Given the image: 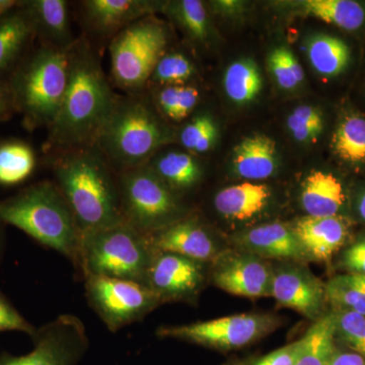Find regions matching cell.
Segmentation results:
<instances>
[{"instance_id":"cell-26","label":"cell","mask_w":365,"mask_h":365,"mask_svg":"<svg viewBox=\"0 0 365 365\" xmlns=\"http://www.w3.org/2000/svg\"><path fill=\"white\" fill-rule=\"evenodd\" d=\"M36 168V155L20 140L0 143V186L13 187L26 181Z\"/></svg>"},{"instance_id":"cell-17","label":"cell","mask_w":365,"mask_h":365,"mask_svg":"<svg viewBox=\"0 0 365 365\" xmlns=\"http://www.w3.org/2000/svg\"><path fill=\"white\" fill-rule=\"evenodd\" d=\"M157 4L145 0H86L83 2L86 23L93 32L116 36L131 24L148 18Z\"/></svg>"},{"instance_id":"cell-44","label":"cell","mask_w":365,"mask_h":365,"mask_svg":"<svg viewBox=\"0 0 365 365\" xmlns=\"http://www.w3.org/2000/svg\"><path fill=\"white\" fill-rule=\"evenodd\" d=\"M24 1L18 0H0V20L23 6Z\"/></svg>"},{"instance_id":"cell-24","label":"cell","mask_w":365,"mask_h":365,"mask_svg":"<svg viewBox=\"0 0 365 365\" xmlns=\"http://www.w3.org/2000/svg\"><path fill=\"white\" fill-rule=\"evenodd\" d=\"M148 167L174 192L192 188L201 178L198 163L188 153L181 151L165 153Z\"/></svg>"},{"instance_id":"cell-29","label":"cell","mask_w":365,"mask_h":365,"mask_svg":"<svg viewBox=\"0 0 365 365\" xmlns=\"http://www.w3.org/2000/svg\"><path fill=\"white\" fill-rule=\"evenodd\" d=\"M307 54L314 68L326 76L341 73L350 60V50L346 43L328 35L314 38L307 46Z\"/></svg>"},{"instance_id":"cell-5","label":"cell","mask_w":365,"mask_h":365,"mask_svg":"<svg viewBox=\"0 0 365 365\" xmlns=\"http://www.w3.org/2000/svg\"><path fill=\"white\" fill-rule=\"evenodd\" d=\"M165 137L163 125L145 103L137 97L118 98L96 145L113 169L121 173L145 165Z\"/></svg>"},{"instance_id":"cell-32","label":"cell","mask_w":365,"mask_h":365,"mask_svg":"<svg viewBox=\"0 0 365 365\" xmlns=\"http://www.w3.org/2000/svg\"><path fill=\"white\" fill-rule=\"evenodd\" d=\"M200 93L192 86H163L157 95L158 109L173 121L190 116L198 105Z\"/></svg>"},{"instance_id":"cell-43","label":"cell","mask_w":365,"mask_h":365,"mask_svg":"<svg viewBox=\"0 0 365 365\" xmlns=\"http://www.w3.org/2000/svg\"><path fill=\"white\" fill-rule=\"evenodd\" d=\"M14 109L9 88L0 86V120L6 119Z\"/></svg>"},{"instance_id":"cell-8","label":"cell","mask_w":365,"mask_h":365,"mask_svg":"<svg viewBox=\"0 0 365 365\" xmlns=\"http://www.w3.org/2000/svg\"><path fill=\"white\" fill-rule=\"evenodd\" d=\"M168 44L169 36L165 26L150 16L118 33L109 47L116 85L133 93L143 88L165 55Z\"/></svg>"},{"instance_id":"cell-46","label":"cell","mask_w":365,"mask_h":365,"mask_svg":"<svg viewBox=\"0 0 365 365\" xmlns=\"http://www.w3.org/2000/svg\"><path fill=\"white\" fill-rule=\"evenodd\" d=\"M223 365H249V364L246 360L232 359L230 360V361L225 362Z\"/></svg>"},{"instance_id":"cell-47","label":"cell","mask_w":365,"mask_h":365,"mask_svg":"<svg viewBox=\"0 0 365 365\" xmlns=\"http://www.w3.org/2000/svg\"><path fill=\"white\" fill-rule=\"evenodd\" d=\"M1 254H2V239H1V235H0V259H1Z\"/></svg>"},{"instance_id":"cell-21","label":"cell","mask_w":365,"mask_h":365,"mask_svg":"<svg viewBox=\"0 0 365 365\" xmlns=\"http://www.w3.org/2000/svg\"><path fill=\"white\" fill-rule=\"evenodd\" d=\"M300 201L309 216H338L346 201L344 188L334 175L316 170L304 180Z\"/></svg>"},{"instance_id":"cell-3","label":"cell","mask_w":365,"mask_h":365,"mask_svg":"<svg viewBox=\"0 0 365 365\" xmlns=\"http://www.w3.org/2000/svg\"><path fill=\"white\" fill-rule=\"evenodd\" d=\"M13 225L78 268L81 234L55 182L43 181L0 201V225Z\"/></svg>"},{"instance_id":"cell-34","label":"cell","mask_w":365,"mask_h":365,"mask_svg":"<svg viewBox=\"0 0 365 365\" xmlns=\"http://www.w3.org/2000/svg\"><path fill=\"white\" fill-rule=\"evenodd\" d=\"M194 73L195 67L184 54L178 52L170 54L165 53L153 69L150 81L165 86H185L193 78Z\"/></svg>"},{"instance_id":"cell-27","label":"cell","mask_w":365,"mask_h":365,"mask_svg":"<svg viewBox=\"0 0 365 365\" xmlns=\"http://www.w3.org/2000/svg\"><path fill=\"white\" fill-rule=\"evenodd\" d=\"M336 347L335 314H326L309 329L295 365H327Z\"/></svg>"},{"instance_id":"cell-12","label":"cell","mask_w":365,"mask_h":365,"mask_svg":"<svg viewBox=\"0 0 365 365\" xmlns=\"http://www.w3.org/2000/svg\"><path fill=\"white\" fill-rule=\"evenodd\" d=\"M208 279L209 264L153 250L144 284L158 295L163 304H194Z\"/></svg>"},{"instance_id":"cell-22","label":"cell","mask_w":365,"mask_h":365,"mask_svg":"<svg viewBox=\"0 0 365 365\" xmlns=\"http://www.w3.org/2000/svg\"><path fill=\"white\" fill-rule=\"evenodd\" d=\"M276 145L265 135H255L235 148L234 167L237 176L249 181H261L274 174Z\"/></svg>"},{"instance_id":"cell-33","label":"cell","mask_w":365,"mask_h":365,"mask_svg":"<svg viewBox=\"0 0 365 365\" xmlns=\"http://www.w3.org/2000/svg\"><path fill=\"white\" fill-rule=\"evenodd\" d=\"M169 13L174 14L178 23L191 36L192 39L205 42L208 38L207 13L202 1L182 0L169 6Z\"/></svg>"},{"instance_id":"cell-6","label":"cell","mask_w":365,"mask_h":365,"mask_svg":"<svg viewBox=\"0 0 365 365\" xmlns=\"http://www.w3.org/2000/svg\"><path fill=\"white\" fill-rule=\"evenodd\" d=\"M153 254L148 237L122 222L81 237L78 269L83 277L105 276L144 284Z\"/></svg>"},{"instance_id":"cell-36","label":"cell","mask_w":365,"mask_h":365,"mask_svg":"<svg viewBox=\"0 0 365 365\" xmlns=\"http://www.w3.org/2000/svg\"><path fill=\"white\" fill-rule=\"evenodd\" d=\"M217 136L215 121L206 115L197 116L182 128L180 141L187 150L194 153H206L212 148Z\"/></svg>"},{"instance_id":"cell-38","label":"cell","mask_w":365,"mask_h":365,"mask_svg":"<svg viewBox=\"0 0 365 365\" xmlns=\"http://www.w3.org/2000/svg\"><path fill=\"white\" fill-rule=\"evenodd\" d=\"M287 126L297 141L314 140L323 130V117L312 106H300L288 117Z\"/></svg>"},{"instance_id":"cell-4","label":"cell","mask_w":365,"mask_h":365,"mask_svg":"<svg viewBox=\"0 0 365 365\" xmlns=\"http://www.w3.org/2000/svg\"><path fill=\"white\" fill-rule=\"evenodd\" d=\"M69 49L44 46L14 72L9 91L29 128H50L58 114L68 83Z\"/></svg>"},{"instance_id":"cell-19","label":"cell","mask_w":365,"mask_h":365,"mask_svg":"<svg viewBox=\"0 0 365 365\" xmlns=\"http://www.w3.org/2000/svg\"><path fill=\"white\" fill-rule=\"evenodd\" d=\"M21 9L35 35L47 41L48 46L69 49L76 42L69 21L68 4L64 0H29L24 1Z\"/></svg>"},{"instance_id":"cell-2","label":"cell","mask_w":365,"mask_h":365,"mask_svg":"<svg viewBox=\"0 0 365 365\" xmlns=\"http://www.w3.org/2000/svg\"><path fill=\"white\" fill-rule=\"evenodd\" d=\"M52 168L55 184L71 207L81 237L125 222L118 178L96 144L60 151Z\"/></svg>"},{"instance_id":"cell-30","label":"cell","mask_w":365,"mask_h":365,"mask_svg":"<svg viewBox=\"0 0 365 365\" xmlns=\"http://www.w3.org/2000/svg\"><path fill=\"white\" fill-rule=\"evenodd\" d=\"M334 150L345 162H365V118L350 115L342 120L333 137Z\"/></svg>"},{"instance_id":"cell-1","label":"cell","mask_w":365,"mask_h":365,"mask_svg":"<svg viewBox=\"0 0 365 365\" xmlns=\"http://www.w3.org/2000/svg\"><path fill=\"white\" fill-rule=\"evenodd\" d=\"M117 98L97 54L86 41L76 40L69 49L66 95L49 128L50 148L64 151L95 145Z\"/></svg>"},{"instance_id":"cell-11","label":"cell","mask_w":365,"mask_h":365,"mask_svg":"<svg viewBox=\"0 0 365 365\" xmlns=\"http://www.w3.org/2000/svg\"><path fill=\"white\" fill-rule=\"evenodd\" d=\"M34 349L28 354L0 355V365H78L90 346L83 321L73 314H61L37 329Z\"/></svg>"},{"instance_id":"cell-7","label":"cell","mask_w":365,"mask_h":365,"mask_svg":"<svg viewBox=\"0 0 365 365\" xmlns=\"http://www.w3.org/2000/svg\"><path fill=\"white\" fill-rule=\"evenodd\" d=\"M124 222L148 235L184 217L175 192L148 167L118 175Z\"/></svg>"},{"instance_id":"cell-35","label":"cell","mask_w":365,"mask_h":365,"mask_svg":"<svg viewBox=\"0 0 365 365\" xmlns=\"http://www.w3.org/2000/svg\"><path fill=\"white\" fill-rule=\"evenodd\" d=\"M335 339L365 359V316L347 311H334Z\"/></svg>"},{"instance_id":"cell-13","label":"cell","mask_w":365,"mask_h":365,"mask_svg":"<svg viewBox=\"0 0 365 365\" xmlns=\"http://www.w3.org/2000/svg\"><path fill=\"white\" fill-rule=\"evenodd\" d=\"M209 279L230 294L249 299L272 297L273 266L242 250H223L209 264Z\"/></svg>"},{"instance_id":"cell-18","label":"cell","mask_w":365,"mask_h":365,"mask_svg":"<svg viewBox=\"0 0 365 365\" xmlns=\"http://www.w3.org/2000/svg\"><path fill=\"white\" fill-rule=\"evenodd\" d=\"M292 228L309 260L313 261L330 260L344 246L348 237L347 223L339 216H304L297 220Z\"/></svg>"},{"instance_id":"cell-23","label":"cell","mask_w":365,"mask_h":365,"mask_svg":"<svg viewBox=\"0 0 365 365\" xmlns=\"http://www.w3.org/2000/svg\"><path fill=\"white\" fill-rule=\"evenodd\" d=\"M35 35L21 6L0 20V76L11 71Z\"/></svg>"},{"instance_id":"cell-15","label":"cell","mask_w":365,"mask_h":365,"mask_svg":"<svg viewBox=\"0 0 365 365\" xmlns=\"http://www.w3.org/2000/svg\"><path fill=\"white\" fill-rule=\"evenodd\" d=\"M146 237L155 251L181 255L203 263L210 264L223 251L210 230L193 217H182Z\"/></svg>"},{"instance_id":"cell-10","label":"cell","mask_w":365,"mask_h":365,"mask_svg":"<svg viewBox=\"0 0 365 365\" xmlns=\"http://www.w3.org/2000/svg\"><path fill=\"white\" fill-rule=\"evenodd\" d=\"M85 287L88 304L111 332L141 321L163 304L150 288L133 281L90 275Z\"/></svg>"},{"instance_id":"cell-39","label":"cell","mask_w":365,"mask_h":365,"mask_svg":"<svg viewBox=\"0 0 365 365\" xmlns=\"http://www.w3.org/2000/svg\"><path fill=\"white\" fill-rule=\"evenodd\" d=\"M6 331L26 333L32 338L37 332V328L29 323L0 292V332Z\"/></svg>"},{"instance_id":"cell-45","label":"cell","mask_w":365,"mask_h":365,"mask_svg":"<svg viewBox=\"0 0 365 365\" xmlns=\"http://www.w3.org/2000/svg\"><path fill=\"white\" fill-rule=\"evenodd\" d=\"M357 211L361 220L365 222V192L360 196L359 203H357Z\"/></svg>"},{"instance_id":"cell-40","label":"cell","mask_w":365,"mask_h":365,"mask_svg":"<svg viewBox=\"0 0 365 365\" xmlns=\"http://www.w3.org/2000/svg\"><path fill=\"white\" fill-rule=\"evenodd\" d=\"M304 345V336L295 342L281 347L265 356L255 360L251 365H295Z\"/></svg>"},{"instance_id":"cell-20","label":"cell","mask_w":365,"mask_h":365,"mask_svg":"<svg viewBox=\"0 0 365 365\" xmlns=\"http://www.w3.org/2000/svg\"><path fill=\"white\" fill-rule=\"evenodd\" d=\"M271 190L267 185L246 182L227 187L215 197V207L222 217L237 222L252 220L268 207Z\"/></svg>"},{"instance_id":"cell-41","label":"cell","mask_w":365,"mask_h":365,"mask_svg":"<svg viewBox=\"0 0 365 365\" xmlns=\"http://www.w3.org/2000/svg\"><path fill=\"white\" fill-rule=\"evenodd\" d=\"M341 266L348 273L365 275V237L346 248L341 257Z\"/></svg>"},{"instance_id":"cell-16","label":"cell","mask_w":365,"mask_h":365,"mask_svg":"<svg viewBox=\"0 0 365 365\" xmlns=\"http://www.w3.org/2000/svg\"><path fill=\"white\" fill-rule=\"evenodd\" d=\"M235 244L242 251L256 255L265 260L297 262L309 261L294 228L284 223L271 222L251 228L235 237Z\"/></svg>"},{"instance_id":"cell-9","label":"cell","mask_w":365,"mask_h":365,"mask_svg":"<svg viewBox=\"0 0 365 365\" xmlns=\"http://www.w3.org/2000/svg\"><path fill=\"white\" fill-rule=\"evenodd\" d=\"M282 323L271 314H241L209 321L158 329V337L176 339L218 351H232L253 344Z\"/></svg>"},{"instance_id":"cell-14","label":"cell","mask_w":365,"mask_h":365,"mask_svg":"<svg viewBox=\"0 0 365 365\" xmlns=\"http://www.w3.org/2000/svg\"><path fill=\"white\" fill-rule=\"evenodd\" d=\"M281 307L294 309L317 322L325 316V283L311 272L304 263L283 262L273 266L272 297Z\"/></svg>"},{"instance_id":"cell-42","label":"cell","mask_w":365,"mask_h":365,"mask_svg":"<svg viewBox=\"0 0 365 365\" xmlns=\"http://www.w3.org/2000/svg\"><path fill=\"white\" fill-rule=\"evenodd\" d=\"M327 365H365V359L352 351L336 349Z\"/></svg>"},{"instance_id":"cell-31","label":"cell","mask_w":365,"mask_h":365,"mask_svg":"<svg viewBox=\"0 0 365 365\" xmlns=\"http://www.w3.org/2000/svg\"><path fill=\"white\" fill-rule=\"evenodd\" d=\"M225 90L230 100L239 104L254 100L262 88L260 72L251 61L235 62L225 74Z\"/></svg>"},{"instance_id":"cell-28","label":"cell","mask_w":365,"mask_h":365,"mask_svg":"<svg viewBox=\"0 0 365 365\" xmlns=\"http://www.w3.org/2000/svg\"><path fill=\"white\" fill-rule=\"evenodd\" d=\"M327 304L334 311L353 312L365 316V275L346 273L325 283Z\"/></svg>"},{"instance_id":"cell-37","label":"cell","mask_w":365,"mask_h":365,"mask_svg":"<svg viewBox=\"0 0 365 365\" xmlns=\"http://www.w3.org/2000/svg\"><path fill=\"white\" fill-rule=\"evenodd\" d=\"M269 66L278 85L285 90H292L304 81L302 67L287 48L281 47L274 50L269 58Z\"/></svg>"},{"instance_id":"cell-25","label":"cell","mask_w":365,"mask_h":365,"mask_svg":"<svg viewBox=\"0 0 365 365\" xmlns=\"http://www.w3.org/2000/svg\"><path fill=\"white\" fill-rule=\"evenodd\" d=\"M300 6L304 14L343 30H359L364 25V7L352 0H307Z\"/></svg>"}]
</instances>
